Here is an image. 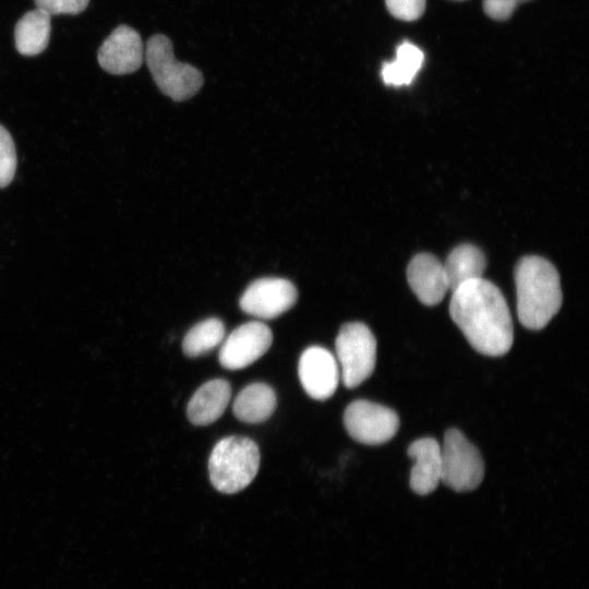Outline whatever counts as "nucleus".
Returning a JSON list of instances; mask_svg holds the SVG:
<instances>
[{
  "mask_svg": "<svg viewBox=\"0 0 589 589\" xmlns=\"http://www.w3.org/2000/svg\"><path fill=\"white\" fill-rule=\"evenodd\" d=\"M449 314L478 352L498 357L509 351L513 321L503 293L493 283L479 278L453 290Z\"/></svg>",
  "mask_w": 589,
  "mask_h": 589,
  "instance_id": "f257e3e1",
  "label": "nucleus"
},
{
  "mask_svg": "<svg viewBox=\"0 0 589 589\" xmlns=\"http://www.w3.org/2000/svg\"><path fill=\"white\" fill-rule=\"evenodd\" d=\"M517 315L529 329L543 328L562 305L556 268L540 256H525L515 267Z\"/></svg>",
  "mask_w": 589,
  "mask_h": 589,
  "instance_id": "f03ea898",
  "label": "nucleus"
},
{
  "mask_svg": "<svg viewBox=\"0 0 589 589\" xmlns=\"http://www.w3.org/2000/svg\"><path fill=\"white\" fill-rule=\"evenodd\" d=\"M260 467L256 443L245 436H227L213 448L208 459V474L213 486L226 494L245 489Z\"/></svg>",
  "mask_w": 589,
  "mask_h": 589,
  "instance_id": "7ed1b4c3",
  "label": "nucleus"
},
{
  "mask_svg": "<svg viewBox=\"0 0 589 589\" xmlns=\"http://www.w3.org/2000/svg\"><path fill=\"white\" fill-rule=\"evenodd\" d=\"M144 57L157 87L172 100H187L201 89L202 72L175 58L172 43L167 36L153 35L146 43Z\"/></svg>",
  "mask_w": 589,
  "mask_h": 589,
  "instance_id": "20e7f679",
  "label": "nucleus"
},
{
  "mask_svg": "<svg viewBox=\"0 0 589 589\" xmlns=\"http://www.w3.org/2000/svg\"><path fill=\"white\" fill-rule=\"evenodd\" d=\"M335 348L340 378L346 387H357L371 376L376 361V339L365 324L342 325Z\"/></svg>",
  "mask_w": 589,
  "mask_h": 589,
  "instance_id": "39448f33",
  "label": "nucleus"
},
{
  "mask_svg": "<svg viewBox=\"0 0 589 589\" xmlns=\"http://www.w3.org/2000/svg\"><path fill=\"white\" fill-rule=\"evenodd\" d=\"M442 478L448 488L465 492L477 489L484 476V462L478 448L456 429L445 433L441 445Z\"/></svg>",
  "mask_w": 589,
  "mask_h": 589,
  "instance_id": "423d86ee",
  "label": "nucleus"
},
{
  "mask_svg": "<svg viewBox=\"0 0 589 589\" xmlns=\"http://www.w3.org/2000/svg\"><path fill=\"white\" fill-rule=\"evenodd\" d=\"M344 424L354 441L366 445H380L397 433L399 418L388 407L359 399L347 406Z\"/></svg>",
  "mask_w": 589,
  "mask_h": 589,
  "instance_id": "0eeeda50",
  "label": "nucleus"
},
{
  "mask_svg": "<svg viewBox=\"0 0 589 589\" xmlns=\"http://www.w3.org/2000/svg\"><path fill=\"white\" fill-rule=\"evenodd\" d=\"M273 333L261 322L252 321L233 329L224 340L218 359L228 370H240L260 359L271 347Z\"/></svg>",
  "mask_w": 589,
  "mask_h": 589,
  "instance_id": "6e6552de",
  "label": "nucleus"
},
{
  "mask_svg": "<svg viewBox=\"0 0 589 589\" xmlns=\"http://www.w3.org/2000/svg\"><path fill=\"white\" fill-rule=\"evenodd\" d=\"M297 298V289L289 280L261 278L245 289L240 299V308L250 315L269 320L291 309Z\"/></svg>",
  "mask_w": 589,
  "mask_h": 589,
  "instance_id": "1a4fd4ad",
  "label": "nucleus"
},
{
  "mask_svg": "<svg viewBox=\"0 0 589 589\" xmlns=\"http://www.w3.org/2000/svg\"><path fill=\"white\" fill-rule=\"evenodd\" d=\"M298 374L305 393L316 400L329 398L336 392L340 378L336 358L321 346H311L302 352Z\"/></svg>",
  "mask_w": 589,
  "mask_h": 589,
  "instance_id": "9d476101",
  "label": "nucleus"
},
{
  "mask_svg": "<svg viewBox=\"0 0 589 589\" xmlns=\"http://www.w3.org/2000/svg\"><path fill=\"white\" fill-rule=\"evenodd\" d=\"M98 63L108 73H133L143 63L144 46L140 34L128 25L115 28L98 50Z\"/></svg>",
  "mask_w": 589,
  "mask_h": 589,
  "instance_id": "9b49d317",
  "label": "nucleus"
},
{
  "mask_svg": "<svg viewBox=\"0 0 589 589\" xmlns=\"http://www.w3.org/2000/svg\"><path fill=\"white\" fill-rule=\"evenodd\" d=\"M407 279L414 294L425 305L437 304L449 290L443 263L430 253H420L411 259Z\"/></svg>",
  "mask_w": 589,
  "mask_h": 589,
  "instance_id": "f8f14e48",
  "label": "nucleus"
},
{
  "mask_svg": "<svg viewBox=\"0 0 589 589\" xmlns=\"http://www.w3.org/2000/svg\"><path fill=\"white\" fill-rule=\"evenodd\" d=\"M407 453L413 459L411 490L420 495L433 492L442 478L441 445L432 437H423L412 442Z\"/></svg>",
  "mask_w": 589,
  "mask_h": 589,
  "instance_id": "ddd939ff",
  "label": "nucleus"
},
{
  "mask_svg": "<svg viewBox=\"0 0 589 589\" xmlns=\"http://www.w3.org/2000/svg\"><path fill=\"white\" fill-rule=\"evenodd\" d=\"M231 397L229 382L215 378L204 383L191 397L187 416L195 425H207L216 421L226 410Z\"/></svg>",
  "mask_w": 589,
  "mask_h": 589,
  "instance_id": "4468645a",
  "label": "nucleus"
},
{
  "mask_svg": "<svg viewBox=\"0 0 589 589\" xmlns=\"http://www.w3.org/2000/svg\"><path fill=\"white\" fill-rule=\"evenodd\" d=\"M443 265L448 289L453 291L465 283L483 278L486 260L478 247L465 243L456 247Z\"/></svg>",
  "mask_w": 589,
  "mask_h": 589,
  "instance_id": "2eb2a0df",
  "label": "nucleus"
},
{
  "mask_svg": "<svg viewBox=\"0 0 589 589\" xmlns=\"http://www.w3.org/2000/svg\"><path fill=\"white\" fill-rule=\"evenodd\" d=\"M276 408V394L265 383H252L236 397L233 414L242 422L260 423L267 420Z\"/></svg>",
  "mask_w": 589,
  "mask_h": 589,
  "instance_id": "dca6fc26",
  "label": "nucleus"
},
{
  "mask_svg": "<svg viewBox=\"0 0 589 589\" xmlns=\"http://www.w3.org/2000/svg\"><path fill=\"white\" fill-rule=\"evenodd\" d=\"M50 15L40 9L26 12L16 23L14 40L16 50L23 56L43 52L49 43Z\"/></svg>",
  "mask_w": 589,
  "mask_h": 589,
  "instance_id": "f3484780",
  "label": "nucleus"
},
{
  "mask_svg": "<svg viewBox=\"0 0 589 589\" xmlns=\"http://www.w3.org/2000/svg\"><path fill=\"white\" fill-rule=\"evenodd\" d=\"M424 55L416 45L404 41L396 49V58L385 62L381 75L386 85H407L423 64Z\"/></svg>",
  "mask_w": 589,
  "mask_h": 589,
  "instance_id": "a211bd4d",
  "label": "nucleus"
},
{
  "mask_svg": "<svg viewBox=\"0 0 589 589\" xmlns=\"http://www.w3.org/2000/svg\"><path fill=\"white\" fill-rule=\"evenodd\" d=\"M224 338V323L219 318L209 317L188 330L182 341V349L187 357H200L212 351Z\"/></svg>",
  "mask_w": 589,
  "mask_h": 589,
  "instance_id": "6ab92c4d",
  "label": "nucleus"
},
{
  "mask_svg": "<svg viewBox=\"0 0 589 589\" xmlns=\"http://www.w3.org/2000/svg\"><path fill=\"white\" fill-rule=\"evenodd\" d=\"M17 166L15 144L10 132L0 124V189L13 180Z\"/></svg>",
  "mask_w": 589,
  "mask_h": 589,
  "instance_id": "aec40b11",
  "label": "nucleus"
},
{
  "mask_svg": "<svg viewBox=\"0 0 589 589\" xmlns=\"http://www.w3.org/2000/svg\"><path fill=\"white\" fill-rule=\"evenodd\" d=\"M388 12L402 21L418 20L424 12L425 0H385Z\"/></svg>",
  "mask_w": 589,
  "mask_h": 589,
  "instance_id": "412c9836",
  "label": "nucleus"
},
{
  "mask_svg": "<svg viewBox=\"0 0 589 589\" xmlns=\"http://www.w3.org/2000/svg\"><path fill=\"white\" fill-rule=\"evenodd\" d=\"M37 9L51 15L79 14L88 5L89 0H34Z\"/></svg>",
  "mask_w": 589,
  "mask_h": 589,
  "instance_id": "4be33fe9",
  "label": "nucleus"
},
{
  "mask_svg": "<svg viewBox=\"0 0 589 589\" xmlns=\"http://www.w3.org/2000/svg\"><path fill=\"white\" fill-rule=\"evenodd\" d=\"M529 0H483L484 13L496 21H505L522 2Z\"/></svg>",
  "mask_w": 589,
  "mask_h": 589,
  "instance_id": "5701e85b",
  "label": "nucleus"
},
{
  "mask_svg": "<svg viewBox=\"0 0 589 589\" xmlns=\"http://www.w3.org/2000/svg\"><path fill=\"white\" fill-rule=\"evenodd\" d=\"M461 1V0H460Z\"/></svg>",
  "mask_w": 589,
  "mask_h": 589,
  "instance_id": "b1692460",
  "label": "nucleus"
}]
</instances>
